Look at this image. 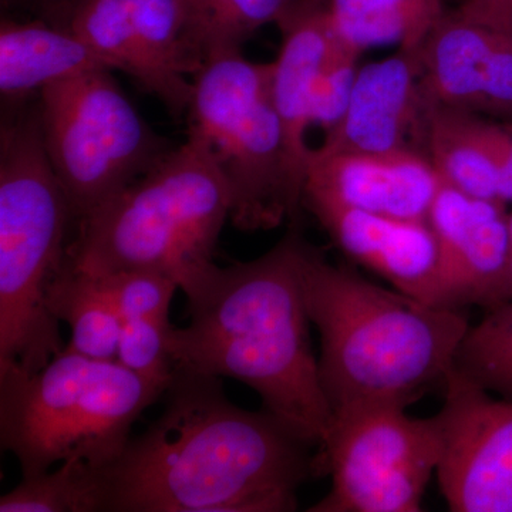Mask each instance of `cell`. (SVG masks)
<instances>
[{"label": "cell", "mask_w": 512, "mask_h": 512, "mask_svg": "<svg viewBox=\"0 0 512 512\" xmlns=\"http://www.w3.org/2000/svg\"><path fill=\"white\" fill-rule=\"evenodd\" d=\"M165 409L109 468L116 512H286L318 476L311 446L271 413L235 406L220 377L175 367Z\"/></svg>", "instance_id": "6da1fadb"}, {"label": "cell", "mask_w": 512, "mask_h": 512, "mask_svg": "<svg viewBox=\"0 0 512 512\" xmlns=\"http://www.w3.org/2000/svg\"><path fill=\"white\" fill-rule=\"evenodd\" d=\"M311 247L292 229L254 261L211 265L184 291L190 325L170 329L168 350L175 367L247 384L266 412L320 450L333 413L303 289Z\"/></svg>", "instance_id": "7a4b0ae2"}, {"label": "cell", "mask_w": 512, "mask_h": 512, "mask_svg": "<svg viewBox=\"0 0 512 512\" xmlns=\"http://www.w3.org/2000/svg\"><path fill=\"white\" fill-rule=\"evenodd\" d=\"M319 330V376L333 414L412 406L444 387L470 323L466 309L430 305L367 281L311 247L303 268Z\"/></svg>", "instance_id": "3957f363"}, {"label": "cell", "mask_w": 512, "mask_h": 512, "mask_svg": "<svg viewBox=\"0 0 512 512\" xmlns=\"http://www.w3.org/2000/svg\"><path fill=\"white\" fill-rule=\"evenodd\" d=\"M231 217L228 185L201 141H187L77 221L66 264L96 276L154 272L187 291L214 265Z\"/></svg>", "instance_id": "277c9868"}, {"label": "cell", "mask_w": 512, "mask_h": 512, "mask_svg": "<svg viewBox=\"0 0 512 512\" xmlns=\"http://www.w3.org/2000/svg\"><path fill=\"white\" fill-rule=\"evenodd\" d=\"M73 221L36 109L2 130L0 365L33 373L66 349L49 291L66 264Z\"/></svg>", "instance_id": "5b68a950"}, {"label": "cell", "mask_w": 512, "mask_h": 512, "mask_svg": "<svg viewBox=\"0 0 512 512\" xmlns=\"http://www.w3.org/2000/svg\"><path fill=\"white\" fill-rule=\"evenodd\" d=\"M164 393L117 360L67 349L33 373L0 365V443L23 477L72 458L109 468L138 417Z\"/></svg>", "instance_id": "8992f818"}, {"label": "cell", "mask_w": 512, "mask_h": 512, "mask_svg": "<svg viewBox=\"0 0 512 512\" xmlns=\"http://www.w3.org/2000/svg\"><path fill=\"white\" fill-rule=\"evenodd\" d=\"M188 137L201 141L228 185L231 221L244 232L293 220L305 180L293 164L272 100V63L242 52L217 57L192 77Z\"/></svg>", "instance_id": "52a82bcc"}, {"label": "cell", "mask_w": 512, "mask_h": 512, "mask_svg": "<svg viewBox=\"0 0 512 512\" xmlns=\"http://www.w3.org/2000/svg\"><path fill=\"white\" fill-rule=\"evenodd\" d=\"M37 110L47 156L76 222L170 151L134 109L110 69L50 84L40 92Z\"/></svg>", "instance_id": "ba28073f"}, {"label": "cell", "mask_w": 512, "mask_h": 512, "mask_svg": "<svg viewBox=\"0 0 512 512\" xmlns=\"http://www.w3.org/2000/svg\"><path fill=\"white\" fill-rule=\"evenodd\" d=\"M441 458L439 421L414 419L402 407L333 414L316 453L332 488L311 512H417Z\"/></svg>", "instance_id": "9c48e42d"}, {"label": "cell", "mask_w": 512, "mask_h": 512, "mask_svg": "<svg viewBox=\"0 0 512 512\" xmlns=\"http://www.w3.org/2000/svg\"><path fill=\"white\" fill-rule=\"evenodd\" d=\"M436 414L441 434L440 490L454 512H512V400L453 366Z\"/></svg>", "instance_id": "30bf717a"}, {"label": "cell", "mask_w": 512, "mask_h": 512, "mask_svg": "<svg viewBox=\"0 0 512 512\" xmlns=\"http://www.w3.org/2000/svg\"><path fill=\"white\" fill-rule=\"evenodd\" d=\"M427 221L437 241V268L426 303L487 308L512 254L507 205L470 197L439 178Z\"/></svg>", "instance_id": "8fae6325"}, {"label": "cell", "mask_w": 512, "mask_h": 512, "mask_svg": "<svg viewBox=\"0 0 512 512\" xmlns=\"http://www.w3.org/2000/svg\"><path fill=\"white\" fill-rule=\"evenodd\" d=\"M431 101L420 52L396 55L357 70L348 109L326 131L320 153H396L427 146ZM424 154V153H423ZM427 156V154H426Z\"/></svg>", "instance_id": "7c38bea8"}, {"label": "cell", "mask_w": 512, "mask_h": 512, "mask_svg": "<svg viewBox=\"0 0 512 512\" xmlns=\"http://www.w3.org/2000/svg\"><path fill=\"white\" fill-rule=\"evenodd\" d=\"M439 187L429 157L419 151L320 153L312 150L303 198L316 197L346 207L427 221Z\"/></svg>", "instance_id": "4fadbf2b"}, {"label": "cell", "mask_w": 512, "mask_h": 512, "mask_svg": "<svg viewBox=\"0 0 512 512\" xmlns=\"http://www.w3.org/2000/svg\"><path fill=\"white\" fill-rule=\"evenodd\" d=\"M303 205L353 262L426 302L437 268V241L429 221L373 214L325 198L306 197Z\"/></svg>", "instance_id": "5bb4252c"}, {"label": "cell", "mask_w": 512, "mask_h": 512, "mask_svg": "<svg viewBox=\"0 0 512 512\" xmlns=\"http://www.w3.org/2000/svg\"><path fill=\"white\" fill-rule=\"evenodd\" d=\"M284 40L272 63V100L284 126L296 170L306 181L312 148L306 134L312 126V104L319 74L332 52L336 33L325 6L298 5L279 25Z\"/></svg>", "instance_id": "9a60e30c"}, {"label": "cell", "mask_w": 512, "mask_h": 512, "mask_svg": "<svg viewBox=\"0 0 512 512\" xmlns=\"http://www.w3.org/2000/svg\"><path fill=\"white\" fill-rule=\"evenodd\" d=\"M67 29L89 45L110 69L133 77L173 116L187 114L192 80L175 77L154 62L138 36L128 0H80Z\"/></svg>", "instance_id": "2e32d148"}, {"label": "cell", "mask_w": 512, "mask_h": 512, "mask_svg": "<svg viewBox=\"0 0 512 512\" xmlns=\"http://www.w3.org/2000/svg\"><path fill=\"white\" fill-rule=\"evenodd\" d=\"M500 32L458 9L440 19L420 49L424 89L433 106L481 110L488 63Z\"/></svg>", "instance_id": "e0dca14e"}, {"label": "cell", "mask_w": 512, "mask_h": 512, "mask_svg": "<svg viewBox=\"0 0 512 512\" xmlns=\"http://www.w3.org/2000/svg\"><path fill=\"white\" fill-rule=\"evenodd\" d=\"M97 69L110 67L72 30L43 23L2 22L0 90L8 100L18 101L50 84Z\"/></svg>", "instance_id": "ac0fdd59"}, {"label": "cell", "mask_w": 512, "mask_h": 512, "mask_svg": "<svg viewBox=\"0 0 512 512\" xmlns=\"http://www.w3.org/2000/svg\"><path fill=\"white\" fill-rule=\"evenodd\" d=\"M494 124L474 111L433 106L427 157L441 181L478 200H498Z\"/></svg>", "instance_id": "d6986e66"}, {"label": "cell", "mask_w": 512, "mask_h": 512, "mask_svg": "<svg viewBox=\"0 0 512 512\" xmlns=\"http://www.w3.org/2000/svg\"><path fill=\"white\" fill-rule=\"evenodd\" d=\"M325 9L336 35L359 52L389 45L420 52L447 13L444 0H328Z\"/></svg>", "instance_id": "ffe728a7"}, {"label": "cell", "mask_w": 512, "mask_h": 512, "mask_svg": "<svg viewBox=\"0 0 512 512\" xmlns=\"http://www.w3.org/2000/svg\"><path fill=\"white\" fill-rule=\"evenodd\" d=\"M50 312L70 328L66 349L97 360H117L121 320L103 279L64 264L49 291Z\"/></svg>", "instance_id": "44dd1931"}, {"label": "cell", "mask_w": 512, "mask_h": 512, "mask_svg": "<svg viewBox=\"0 0 512 512\" xmlns=\"http://www.w3.org/2000/svg\"><path fill=\"white\" fill-rule=\"evenodd\" d=\"M296 0H184L187 33L201 66L241 52L256 30L281 25Z\"/></svg>", "instance_id": "7402d4cb"}, {"label": "cell", "mask_w": 512, "mask_h": 512, "mask_svg": "<svg viewBox=\"0 0 512 512\" xmlns=\"http://www.w3.org/2000/svg\"><path fill=\"white\" fill-rule=\"evenodd\" d=\"M109 468L72 458L55 471L23 477L0 498V512L109 511Z\"/></svg>", "instance_id": "603a6c76"}, {"label": "cell", "mask_w": 512, "mask_h": 512, "mask_svg": "<svg viewBox=\"0 0 512 512\" xmlns=\"http://www.w3.org/2000/svg\"><path fill=\"white\" fill-rule=\"evenodd\" d=\"M485 311L461 340L454 366L488 392L512 400V301Z\"/></svg>", "instance_id": "cb8c5ba5"}, {"label": "cell", "mask_w": 512, "mask_h": 512, "mask_svg": "<svg viewBox=\"0 0 512 512\" xmlns=\"http://www.w3.org/2000/svg\"><path fill=\"white\" fill-rule=\"evenodd\" d=\"M138 36L154 62L180 79L202 69L187 33L184 0H128Z\"/></svg>", "instance_id": "d4e9b609"}, {"label": "cell", "mask_w": 512, "mask_h": 512, "mask_svg": "<svg viewBox=\"0 0 512 512\" xmlns=\"http://www.w3.org/2000/svg\"><path fill=\"white\" fill-rule=\"evenodd\" d=\"M171 328L170 316L126 320L121 326L117 362L167 390L175 372L168 350Z\"/></svg>", "instance_id": "484cf974"}, {"label": "cell", "mask_w": 512, "mask_h": 512, "mask_svg": "<svg viewBox=\"0 0 512 512\" xmlns=\"http://www.w3.org/2000/svg\"><path fill=\"white\" fill-rule=\"evenodd\" d=\"M121 320L170 316L177 282L154 272H120L101 276Z\"/></svg>", "instance_id": "4316f807"}, {"label": "cell", "mask_w": 512, "mask_h": 512, "mask_svg": "<svg viewBox=\"0 0 512 512\" xmlns=\"http://www.w3.org/2000/svg\"><path fill=\"white\" fill-rule=\"evenodd\" d=\"M359 50L336 35L332 52L319 74L313 94L312 121L329 131L342 119L357 74Z\"/></svg>", "instance_id": "83f0119b"}, {"label": "cell", "mask_w": 512, "mask_h": 512, "mask_svg": "<svg viewBox=\"0 0 512 512\" xmlns=\"http://www.w3.org/2000/svg\"><path fill=\"white\" fill-rule=\"evenodd\" d=\"M481 111L494 114H512V32L501 30L495 39Z\"/></svg>", "instance_id": "f1b7e54d"}, {"label": "cell", "mask_w": 512, "mask_h": 512, "mask_svg": "<svg viewBox=\"0 0 512 512\" xmlns=\"http://www.w3.org/2000/svg\"><path fill=\"white\" fill-rule=\"evenodd\" d=\"M497 146L498 200L512 204V126L494 124Z\"/></svg>", "instance_id": "f546056e"}, {"label": "cell", "mask_w": 512, "mask_h": 512, "mask_svg": "<svg viewBox=\"0 0 512 512\" xmlns=\"http://www.w3.org/2000/svg\"><path fill=\"white\" fill-rule=\"evenodd\" d=\"M458 10L493 28L512 30V15L508 0H464Z\"/></svg>", "instance_id": "4dcf8cb0"}, {"label": "cell", "mask_w": 512, "mask_h": 512, "mask_svg": "<svg viewBox=\"0 0 512 512\" xmlns=\"http://www.w3.org/2000/svg\"><path fill=\"white\" fill-rule=\"evenodd\" d=\"M508 301H512V254L507 269H505L503 279H501L500 284H498L497 289H495L493 298H491L490 305H488L487 308Z\"/></svg>", "instance_id": "1f68e13d"}, {"label": "cell", "mask_w": 512, "mask_h": 512, "mask_svg": "<svg viewBox=\"0 0 512 512\" xmlns=\"http://www.w3.org/2000/svg\"><path fill=\"white\" fill-rule=\"evenodd\" d=\"M296 2L302 3V5L326 6L328 0H296Z\"/></svg>", "instance_id": "d6a6232c"}, {"label": "cell", "mask_w": 512, "mask_h": 512, "mask_svg": "<svg viewBox=\"0 0 512 512\" xmlns=\"http://www.w3.org/2000/svg\"><path fill=\"white\" fill-rule=\"evenodd\" d=\"M508 225H510V235H511V242H512V212L508 214Z\"/></svg>", "instance_id": "836d02e7"}, {"label": "cell", "mask_w": 512, "mask_h": 512, "mask_svg": "<svg viewBox=\"0 0 512 512\" xmlns=\"http://www.w3.org/2000/svg\"><path fill=\"white\" fill-rule=\"evenodd\" d=\"M508 5H510L511 15H512V0H508Z\"/></svg>", "instance_id": "e575fe53"}]
</instances>
